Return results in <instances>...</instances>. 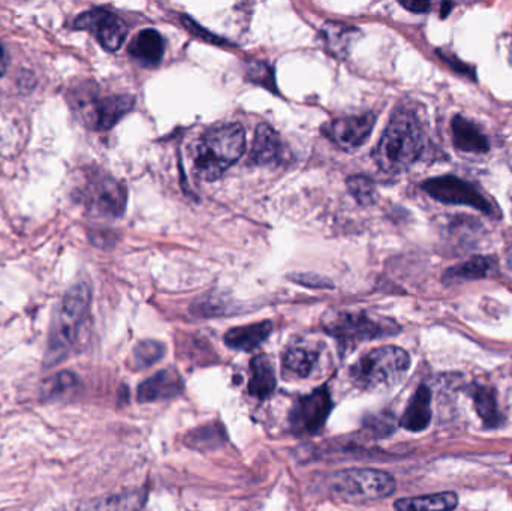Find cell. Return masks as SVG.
Listing matches in <instances>:
<instances>
[{"mask_svg": "<svg viewBox=\"0 0 512 511\" xmlns=\"http://www.w3.org/2000/svg\"><path fill=\"white\" fill-rule=\"evenodd\" d=\"M182 392V377L173 369H164L140 384L137 398L138 401L146 404V402L167 401V399L176 398Z\"/></svg>", "mask_w": 512, "mask_h": 511, "instance_id": "cell-13", "label": "cell"}, {"mask_svg": "<svg viewBox=\"0 0 512 511\" xmlns=\"http://www.w3.org/2000/svg\"><path fill=\"white\" fill-rule=\"evenodd\" d=\"M276 389V372L273 363L264 354H259L251 360V378H249V393L258 401H264L273 395Z\"/></svg>", "mask_w": 512, "mask_h": 511, "instance_id": "cell-19", "label": "cell"}, {"mask_svg": "<svg viewBox=\"0 0 512 511\" xmlns=\"http://www.w3.org/2000/svg\"><path fill=\"white\" fill-rule=\"evenodd\" d=\"M165 348L158 341H143L132 351L131 365L137 371H144L164 357Z\"/></svg>", "mask_w": 512, "mask_h": 511, "instance_id": "cell-26", "label": "cell"}, {"mask_svg": "<svg viewBox=\"0 0 512 511\" xmlns=\"http://www.w3.org/2000/svg\"><path fill=\"white\" fill-rule=\"evenodd\" d=\"M432 420V392L429 387L420 386L415 390L400 419V426L409 432H421L427 429Z\"/></svg>", "mask_w": 512, "mask_h": 511, "instance_id": "cell-15", "label": "cell"}, {"mask_svg": "<svg viewBox=\"0 0 512 511\" xmlns=\"http://www.w3.org/2000/svg\"><path fill=\"white\" fill-rule=\"evenodd\" d=\"M325 47L333 56L345 57L352 45L360 38V30L345 23H325L321 30Z\"/></svg>", "mask_w": 512, "mask_h": 511, "instance_id": "cell-20", "label": "cell"}, {"mask_svg": "<svg viewBox=\"0 0 512 511\" xmlns=\"http://www.w3.org/2000/svg\"><path fill=\"white\" fill-rule=\"evenodd\" d=\"M289 279L297 282V284L304 285V287L318 288V290L333 288V282L322 278V276L309 275V273H295V275H289Z\"/></svg>", "mask_w": 512, "mask_h": 511, "instance_id": "cell-29", "label": "cell"}, {"mask_svg": "<svg viewBox=\"0 0 512 511\" xmlns=\"http://www.w3.org/2000/svg\"><path fill=\"white\" fill-rule=\"evenodd\" d=\"M321 351L309 342H295L283 354V371L288 377L309 378L316 371Z\"/></svg>", "mask_w": 512, "mask_h": 511, "instance_id": "cell-14", "label": "cell"}, {"mask_svg": "<svg viewBox=\"0 0 512 511\" xmlns=\"http://www.w3.org/2000/svg\"><path fill=\"white\" fill-rule=\"evenodd\" d=\"M146 501L143 491L123 492L111 497L98 498L81 506L78 511H141Z\"/></svg>", "mask_w": 512, "mask_h": 511, "instance_id": "cell-23", "label": "cell"}, {"mask_svg": "<svg viewBox=\"0 0 512 511\" xmlns=\"http://www.w3.org/2000/svg\"><path fill=\"white\" fill-rule=\"evenodd\" d=\"M280 156V138L277 132L267 123H261L256 128L254 147L251 161L256 165L273 164Z\"/></svg>", "mask_w": 512, "mask_h": 511, "instance_id": "cell-21", "label": "cell"}, {"mask_svg": "<svg viewBox=\"0 0 512 511\" xmlns=\"http://www.w3.org/2000/svg\"><path fill=\"white\" fill-rule=\"evenodd\" d=\"M492 260L490 258H472L468 263L462 264V266L454 267L447 272V279H478L486 278L490 272H492Z\"/></svg>", "mask_w": 512, "mask_h": 511, "instance_id": "cell-27", "label": "cell"}, {"mask_svg": "<svg viewBox=\"0 0 512 511\" xmlns=\"http://www.w3.org/2000/svg\"><path fill=\"white\" fill-rule=\"evenodd\" d=\"M403 8L409 9L412 12H418V14H423L427 9L430 8V3L427 2H402Z\"/></svg>", "mask_w": 512, "mask_h": 511, "instance_id": "cell-32", "label": "cell"}, {"mask_svg": "<svg viewBox=\"0 0 512 511\" xmlns=\"http://www.w3.org/2000/svg\"><path fill=\"white\" fill-rule=\"evenodd\" d=\"M376 117L372 113L361 116L343 117L325 126V135L343 150H354L369 140L375 126Z\"/></svg>", "mask_w": 512, "mask_h": 511, "instance_id": "cell-12", "label": "cell"}, {"mask_svg": "<svg viewBox=\"0 0 512 511\" xmlns=\"http://www.w3.org/2000/svg\"><path fill=\"white\" fill-rule=\"evenodd\" d=\"M90 306V288L86 284H77L65 294L48 338L45 351V366L53 368L63 362L77 341L81 326L86 320Z\"/></svg>", "mask_w": 512, "mask_h": 511, "instance_id": "cell-4", "label": "cell"}, {"mask_svg": "<svg viewBox=\"0 0 512 511\" xmlns=\"http://www.w3.org/2000/svg\"><path fill=\"white\" fill-rule=\"evenodd\" d=\"M222 428H215V426H209V428L198 429V431H194V437L191 438L194 443L192 446L198 447L204 443V441H209V446H216V444L221 443V435Z\"/></svg>", "mask_w": 512, "mask_h": 511, "instance_id": "cell-30", "label": "cell"}, {"mask_svg": "<svg viewBox=\"0 0 512 511\" xmlns=\"http://www.w3.org/2000/svg\"><path fill=\"white\" fill-rule=\"evenodd\" d=\"M81 200L90 213L101 218H120L126 210V189L119 180L105 173L89 177Z\"/></svg>", "mask_w": 512, "mask_h": 511, "instance_id": "cell-7", "label": "cell"}, {"mask_svg": "<svg viewBox=\"0 0 512 511\" xmlns=\"http://www.w3.org/2000/svg\"><path fill=\"white\" fill-rule=\"evenodd\" d=\"M75 102V110L84 122L96 131H108L134 107V98L128 95L96 98L93 93H83Z\"/></svg>", "mask_w": 512, "mask_h": 511, "instance_id": "cell-9", "label": "cell"}, {"mask_svg": "<svg viewBox=\"0 0 512 511\" xmlns=\"http://www.w3.org/2000/svg\"><path fill=\"white\" fill-rule=\"evenodd\" d=\"M423 189L445 204H465L481 210L486 215L495 216L498 213L495 204L472 183L454 176L435 177L423 183Z\"/></svg>", "mask_w": 512, "mask_h": 511, "instance_id": "cell-8", "label": "cell"}, {"mask_svg": "<svg viewBox=\"0 0 512 511\" xmlns=\"http://www.w3.org/2000/svg\"><path fill=\"white\" fill-rule=\"evenodd\" d=\"M245 147V129L239 123H224L209 129L195 143V173L206 182L219 179L242 158Z\"/></svg>", "mask_w": 512, "mask_h": 511, "instance_id": "cell-2", "label": "cell"}, {"mask_svg": "<svg viewBox=\"0 0 512 511\" xmlns=\"http://www.w3.org/2000/svg\"><path fill=\"white\" fill-rule=\"evenodd\" d=\"M454 146L466 153L489 152L490 143L486 135L472 120L456 116L451 122Z\"/></svg>", "mask_w": 512, "mask_h": 511, "instance_id": "cell-16", "label": "cell"}, {"mask_svg": "<svg viewBox=\"0 0 512 511\" xmlns=\"http://www.w3.org/2000/svg\"><path fill=\"white\" fill-rule=\"evenodd\" d=\"M75 29L89 30L107 51H117L128 36V24L105 9H92L78 15L74 21Z\"/></svg>", "mask_w": 512, "mask_h": 511, "instance_id": "cell-11", "label": "cell"}, {"mask_svg": "<svg viewBox=\"0 0 512 511\" xmlns=\"http://www.w3.org/2000/svg\"><path fill=\"white\" fill-rule=\"evenodd\" d=\"M348 189L361 206H370L376 200L375 183L366 176H352L348 179Z\"/></svg>", "mask_w": 512, "mask_h": 511, "instance_id": "cell-28", "label": "cell"}, {"mask_svg": "<svg viewBox=\"0 0 512 511\" xmlns=\"http://www.w3.org/2000/svg\"><path fill=\"white\" fill-rule=\"evenodd\" d=\"M77 387V375L69 371H62L42 383L41 396L45 401H57V399L71 396Z\"/></svg>", "mask_w": 512, "mask_h": 511, "instance_id": "cell-24", "label": "cell"}, {"mask_svg": "<svg viewBox=\"0 0 512 511\" xmlns=\"http://www.w3.org/2000/svg\"><path fill=\"white\" fill-rule=\"evenodd\" d=\"M411 366L405 350L393 345L375 348L361 356L349 371L352 384L364 392H388L402 383Z\"/></svg>", "mask_w": 512, "mask_h": 511, "instance_id": "cell-3", "label": "cell"}, {"mask_svg": "<svg viewBox=\"0 0 512 511\" xmlns=\"http://www.w3.org/2000/svg\"><path fill=\"white\" fill-rule=\"evenodd\" d=\"M165 44L161 33L155 29H144L129 45V53L146 66H156L164 57Z\"/></svg>", "mask_w": 512, "mask_h": 511, "instance_id": "cell-18", "label": "cell"}, {"mask_svg": "<svg viewBox=\"0 0 512 511\" xmlns=\"http://www.w3.org/2000/svg\"><path fill=\"white\" fill-rule=\"evenodd\" d=\"M271 330H273L271 321L234 327V329L225 333L224 341L231 350L249 353V351L256 350L270 336Z\"/></svg>", "mask_w": 512, "mask_h": 511, "instance_id": "cell-17", "label": "cell"}, {"mask_svg": "<svg viewBox=\"0 0 512 511\" xmlns=\"http://www.w3.org/2000/svg\"><path fill=\"white\" fill-rule=\"evenodd\" d=\"M322 324L325 332L333 336L345 351L354 350L361 342L387 338L400 332L396 321L369 312H330L325 315Z\"/></svg>", "mask_w": 512, "mask_h": 511, "instance_id": "cell-5", "label": "cell"}, {"mask_svg": "<svg viewBox=\"0 0 512 511\" xmlns=\"http://www.w3.org/2000/svg\"><path fill=\"white\" fill-rule=\"evenodd\" d=\"M8 69V54H6L5 48L0 44V75L5 74Z\"/></svg>", "mask_w": 512, "mask_h": 511, "instance_id": "cell-33", "label": "cell"}, {"mask_svg": "<svg viewBox=\"0 0 512 511\" xmlns=\"http://www.w3.org/2000/svg\"><path fill=\"white\" fill-rule=\"evenodd\" d=\"M183 26L188 27L189 30H191L192 33H195V35L200 36V38L206 39V41L210 42H222V39L215 38V36L210 35L209 32H206V30L201 29L200 26H198L197 23H194V21L191 20L189 17H183Z\"/></svg>", "mask_w": 512, "mask_h": 511, "instance_id": "cell-31", "label": "cell"}, {"mask_svg": "<svg viewBox=\"0 0 512 511\" xmlns=\"http://www.w3.org/2000/svg\"><path fill=\"white\" fill-rule=\"evenodd\" d=\"M333 410L330 390L319 387L309 395L300 396L292 405L289 413V425L298 435H313L324 428L325 422Z\"/></svg>", "mask_w": 512, "mask_h": 511, "instance_id": "cell-10", "label": "cell"}, {"mask_svg": "<svg viewBox=\"0 0 512 511\" xmlns=\"http://www.w3.org/2000/svg\"><path fill=\"white\" fill-rule=\"evenodd\" d=\"M457 506H459V497L454 492L402 498L394 503V509L397 511H451Z\"/></svg>", "mask_w": 512, "mask_h": 511, "instance_id": "cell-22", "label": "cell"}, {"mask_svg": "<svg viewBox=\"0 0 512 511\" xmlns=\"http://www.w3.org/2000/svg\"><path fill=\"white\" fill-rule=\"evenodd\" d=\"M475 408L478 416L489 426H496L501 422L499 416L498 402H496L495 392L489 387H478L474 392Z\"/></svg>", "mask_w": 512, "mask_h": 511, "instance_id": "cell-25", "label": "cell"}, {"mask_svg": "<svg viewBox=\"0 0 512 511\" xmlns=\"http://www.w3.org/2000/svg\"><path fill=\"white\" fill-rule=\"evenodd\" d=\"M424 147L423 129L411 111L399 110L388 123L376 147L375 161L385 173L408 170Z\"/></svg>", "mask_w": 512, "mask_h": 511, "instance_id": "cell-1", "label": "cell"}, {"mask_svg": "<svg viewBox=\"0 0 512 511\" xmlns=\"http://www.w3.org/2000/svg\"><path fill=\"white\" fill-rule=\"evenodd\" d=\"M328 491L340 503L366 504L393 495L396 480L385 471L349 468L330 477Z\"/></svg>", "mask_w": 512, "mask_h": 511, "instance_id": "cell-6", "label": "cell"}]
</instances>
